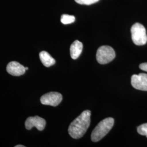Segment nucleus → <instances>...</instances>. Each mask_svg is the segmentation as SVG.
<instances>
[{
	"label": "nucleus",
	"instance_id": "nucleus-1",
	"mask_svg": "<svg viewBox=\"0 0 147 147\" xmlns=\"http://www.w3.org/2000/svg\"><path fill=\"white\" fill-rule=\"evenodd\" d=\"M91 112L85 110L81 113L69 126V135L75 139H79L84 136L90 124Z\"/></svg>",
	"mask_w": 147,
	"mask_h": 147
},
{
	"label": "nucleus",
	"instance_id": "nucleus-2",
	"mask_svg": "<svg viewBox=\"0 0 147 147\" xmlns=\"http://www.w3.org/2000/svg\"><path fill=\"white\" fill-rule=\"evenodd\" d=\"M115 121L113 118H106L101 121L92 131L91 140L93 142L99 141L109 133L114 125Z\"/></svg>",
	"mask_w": 147,
	"mask_h": 147
},
{
	"label": "nucleus",
	"instance_id": "nucleus-3",
	"mask_svg": "<svg viewBox=\"0 0 147 147\" xmlns=\"http://www.w3.org/2000/svg\"><path fill=\"white\" fill-rule=\"evenodd\" d=\"M132 40L138 46L145 45L147 42V35L145 27L140 23H136L131 28Z\"/></svg>",
	"mask_w": 147,
	"mask_h": 147
},
{
	"label": "nucleus",
	"instance_id": "nucleus-4",
	"mask_svg": "<svg viewBox=\"0 0 147 147\" xmlns=\"http://www.w3.org/2000/svg\"><path fill=\"white\" fill-rule=\"evenodd\" d=\"M116 57L114 49L110 46H102L96 52V58L98 63L105 64L112 61Z\"/></svg>",
	"mask_w": 147,
	"mask_h": 147
},
{
	"label": "nucleus",
	"instance_id": "nucleus-5",
	"mask_svg": "<svg viewBox=\"0 0 147 147\" xmlns=\"http://www.w3.org/2000/svg\"><path fill=\"white\" fill-rule=\"evenodd\" d=\"M62 100V95L58 92H51L46 93L40 98L41 103L45 105L52 106H58Z\"/></svg>",
	"mask_w": 147,
	"mask_h": 147
},
{
	"label": "nucleus",
	"instance_id": "nucleus-6",
	"mask_svg": "<svg viewBox=\"0 0 147 147\" xmlns=\"http://www.w3.org/2000/svg\"><path fill=\"white\" fill-rule=\"evenodd\" d=\"M131 85L135 89L147 91V74L140 73L138 75L134 74L132 76Z\"/></svg>",
	"mask_w": 147,
	"mask_h": 147
},
{
	"label": "nucleus",
	"instance_id": "nucleus-7",
	"mask_svg": "<svg viewBox=\"0 0 147 147\" xmlns=\"http://www.w3.org/2000/svg\"><path fill=\"white\" fill-rule=\"evenodd\" d=\"M25 124L27 130H31L33 127H36L39 131H42L46 125V121L39 116L30 117L27 118Z\"/></svg>",
	"mask_w": 147,
	"mask_h": 147
},
{
	"label": "nucleus",
	"instance_id": "nucleus-8",
	"mask_svg": "<svg viewBox=\"0 0 147 147\" xmlns=\"http://www.w3.org/2000/svg\"><path fill=\"white\" fill-rule=\"evenodd\" d=\"M7 71L13 76H19L24 74L26 71V69L21 64L12 61L8 64L7 66Z\"/></svg>",
	"mask_w": 147,
	"mask_h": 147
},
{
	"label": "nucleus",
	"instance_id": "nucleus-9",
	"mask_svg": "<svg viewBox=\"0 0 147 147\" xmlns=\"http://www.w3.org/2000/svg\"><path fill=\"white\" fill-rule=\"evenodd\" d=\"M83 44L79 40L74 41L70 47V53L71 57L73 59H76L80 56L82 51Z\"/></svg>",
	"mask_w": 147,
	"mask_h": 147
},
{
	"label": "nucleus",
	"instance_id": "nucleus-10",
	"mask_svg": "<svg viewBox=\"0 0 147 147\" xmlns=\"http://www.w3.org/2000/svg\"><path fill=\"white\" fill-rule=\"evenodd\" d=\"M39 58L42 64L46 67H49L56 63V61L49 53L43 51L39 53Z\"/></svg>",
	"mask_w": 147,
	"mask_h": 147
},
{
	"label": "nucleus",
	"instance_id": "nucleus-11",
	"mask_svg": "<svg viewBox=\"0 0 147 147\" xmlns=\"http://www.w3.org/2000/svg\"><path fill=\"white\" fill-rule=\"evenodd\" d=\"M75 20V18L74 16L68 15V14H63L61 16V21L63 24L64 25H67V24L73 23Z\"/></svg>",
	"mask_w": 147,
	"mask_h": 147
},
{
	"label": "nucleus",
	"instance_id": "nucleus-12",
	"mask_svg": "<svg viewBox=\"0 0 147 147\" xmlns=\"http://www.w3.org/2000/svg\"><path fill=\"white\" fill-rule=\"evenodd\" d=\"M137 132L139 134L147 137V123L143 124L137 127Z\"/></svg>",
	"mask_w": 147,
	"mask_h": 147
},
{
	"label": "nucleus",
	"instance_id": "nucleus-13",
	"mask_svg": "<svg viewBox=\"0 0 147 147\" xmlns=\"http://www.w3.org/2000/svg\"><path fill=\"white\" fill-rule=\"evenodd\" d=\"M99 0H75V1L80 5H90L96 3Z\"/></svg>",
	"mask_w": 147,
	"mask_h": 147
},
{
	"label": "nucleus",
	"instance_id": "nucleus-14",
	"mask_svg": "<svg viewBox=\"0 0 147 147\" xmlns=\"http://www.w3.org/2000/svg\"><path fill=\"white\" fill-rule=\"evenodd\" d=\"M140 68L142 70L147 72V62L142 63L140 65Z\"/></svg>",
	"mask_w": 147,
	"mask_h": 147
},
{
	"label": "nucleus",
	"instance_id": "nucleus-15",
	"mask_svg": "<svg viewBox=\"0 0 147 147\" xmlns=\"http://www.w3.org/2000/svg\"><path fill=\"white\" fill-rule=\"evenodd\" d=\"M25 146H22V145H17V146H16L15 147H25Z\"/></svg>",
	"mask_w": 147,
	"mask_h": 147
},
{
	"label": "nucleus",
	"instance_id": "nucleus-16",
	"mask_svg": "<svg viewBox=\"0 0 147 147\" xmlns=\"http://www.w3.org/2000/svg\"><path fill=\"white\" fill-rule=\"evenodd\" d=\"M25 69H26V70H28V67H25Z\"/></svg>",
	"mask_w": 147,
	"mask_h": 147
}]
</instances>
